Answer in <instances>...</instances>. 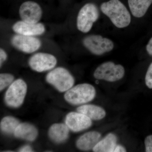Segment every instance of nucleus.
I'll return each instance as SVG.
<instances>
[{"mask_svg": "<svg viewBox=\"0 0 152 152\" xmlns=\"http://www.w3.org/2000/svg\"><path fill=\"white\" fill-rule=\"evenodd\" d=\"M19 15L22 20L28 23H37L40 22L43 12L37 3L33 1H26L20 6Z\"/></svg>", "mask_w": 152, "mask_h": 152, "instance_id": "nucleus-10", "label": "nucleus"}, {"mask_svg": "<svg viewBox=\"0 0 152 152\" xmlns=\"http://www.w3.org/2000/svg\"><path fill=\"white\" fill-rule=\"evenodd\" d=\"M146 50L148 53L152 56V37L150 39L146 46Z\"/></svg>", "mask_w": 152, "mask_h": 152, "instance_id": "nucleus-25", "label": "nucleus"}, {"mask_svg": "<svg viewBox=\"0 0 152 152\" xmlns=\"http://www.w3.org/2000/svg\"><path fill=\"white\" fill-rule=\"evenodd\" d=\"M152 3V0H128L131 12L136 18L142 17Z\"/></svg>", "mask_w": 152, "mask_h": 152, "instance_id": "nucleus-17", "label": "nucleus"}, {"mask_svg": "<svg viewBox=\"0 0 152 152\" xmlns=\"http://www.w3.org/2000/svg\"><path fill=\"white\" fill-rule=\"evenodd\" d=\"M45 80L61 93L66 92L73 86L75 80L73 76L67 69L60 66L49 71Z\"/></svg>", "mask_w": 152, "mask_h": 152, "instance_id": "nucleus-2", "label": "nucleus"}, {"mask_svg": "<svg viewBox=\"0 0 152 152\" xmlns=\"http://www.w3.org/2000/svg\"><path fill=\"white\" fill-rule=\"evenodd\" d=\"M15 81V76L12 74L2 73L0 74V91H3L10 86Z\"/></svg>", "mask_w": 152, "mask_h": 152, "instance_id": "nucleus-20", "label": "nucleus"}, {"mask_svg": "<svg viewBox=\"0 0 152 152\" xmlns=\"http://www.w3.org/2000/svg\"><path fill=\"white\" fill-rule=\"evenodd\" d=\"M77 112L85 114L94 121L102 119L105 117V111L99 106L93 104H85L77 108Z\"/></svg>", "mask_w": 152, "mask_h": 152, "instance_id": "nucleus-16", "label": "nucleus"}, {"mask_svg": "<svg viewBox=\"0 0 152 152\" xmlns=\"http://www.w3.org/2000/svg\"><path fill=\"white\" fill-rule=\"evenodd\" d=\"M96 95V90L94 86L82 83L73 86L66 92L64 98L69 104L78 105L92 101Z\"/></svg>", "mask_w": 152, "mask_h": 152, "instance_id": "nucleus-3", "label": "nucleus"}, {"mask_svg": "<svg viewBox=\"0 0 152 152\" xmlns=\"http://www.w3.org/2000/svg\"><path fill=\"white\" fill-rule=\"evenodd\" d=\"M65 123L70 130L78 132L87 129L92 125V120L79 112H70L66 115Z\"/></svg>", "mask_w": 152, "mask_h": 152, "instance_id": "nucleus-12", "label": "nucleus"}, {"mask_svg": "<svg viewBox=\"0 0 152 152\" xmlns=\"http://www.w3.org/2000/svg\"><path fill=\"white\" fill-rule=\"evenodd\" d=\"M101 137L100 133L91 131L85 133L78 139L76 142L77 148L81 151L93 150Z\"/></svg>", "mask_w": 152, "mask_h": 152, "instance_id": "nucleus-14", "label": "nucleus"}, {"mask_svg": "<svg viewBox=\"0 0 152 152\" xmlns=\"http://www.w3.org/2000/svg\"><path fill=\"white\" fill-rule=\"evenodd\" d=\"M99 13L97 7L93 3H88L79 11L77 18V28L81 32H89L97 20Z\"/></svg>", "mask_w": 152, "mask_h": 152, "instance_id": "nucleus-5", "label": "nucleus"}, {"mask_svg": "<svg viewBox=\"0 0 152 152\" xmlns=\"http://www.w3.org/2000/svg\"><path fill=\"white\" fill-rule=\"evenodd\" d=\"M145 81L147 86L149 88L152 89V62L147 71Z\"/></svg>", "mask_w": 152, "mask_h": 152, "instance_id": "nucleus-21", "label": "nucleus"}, {"mask_svg": "<svg viewBox=\"0 0 152 152\" xmlns=\"http://www.w3.org/2000/svg\"><path fill=\"white\" fill-rule=\"evenodd\" d=\"M28 86L22 79L15 80L9 86L4 96V102L9 107L18 108L23 103L27 92Z\"/></svg>", "mask_w": 152, "mask_h": 152, "instance_id": "nucleus-4", "label": "nucleus"}, {"mask_svg": "<svg viewBox=\"0 0 152 152\" xmlns=\"http://www.w3.org/2000/svg\"><path fill=\"white\" fill-rule=\"evenodd\" d=\"M20 121L18 119L11 116H7L3 118L0 123V128L3 133L6 134H13Z\"/></svg>", "mask_w": 152, "mask_h": 152, "instance_id": "nucleus-19", "label": "nucleus"}, {"mask_svg": "<svg viewBox=\"0 0 152 152\" xmlns=\"http://www.w3.org/2000/svg\"><path fill=\"white\" fill-rule=\"evenodd\" d=\"M83 45L93 54L100 56L112 51L113 42L110 39L99 35H88L83 39Z\"/></svg>", "mask_w": 152, "mask_h": 152, "instance_id": "nucleus-8", "label": "nucleus"}, {"mask_svg": "<svg viewBox=\"0 0 152 152\" xmlns=\"http://www.w3.org/2000/svg\"><path fill=\"white\" fill-rule=\"evenodd\" d=\"M39 132L34 125L30 123H20L14 132L16 138L29 142H33L37 138Z\"/></svg>", "mask_w": 152, "mask_h": 152, "instance_id": "nucleus-13", "label": "nucleus"}, {"mask_svg": "<svg viewBox=\"0 0 152 152\" xmlns=\"http://www.w3.org/2000/svg\"><path fill=\"white\" fill-rule=\"evenodd\" d=\"M69 130L65 124L56 123L49 128V138L56 143H62L69 138Z\"/></svg>", "mask_w": 152, "mask_h": 152, "instance_id": "nucleus-15", "label": "nucleus"}, {"mask_svg": "<svg viewBox=\"0 0 152 152\" xmlns=\"http://www.w3.org/2000/svg\"><path fill=\"white\" fill-rule=\"evenodd\" d=\"M125 75L124 68L121 65H116L113 62L103 63L95 70L94 77L97 80L114 82L119 80Z\"/></svg>", "mask_w": 152, "mask_h": 152, "instance_id": "nucleus-9", "label": "nucleus"}, {"mask_svg": "<svg viewBox=\"0 0 152 152\" xmlns=\"http://www.w3.org/2000/svg\"><path fill=\"white\" fill-rule=\"evenodd\" d=\"M12 28L15 34L31 37H39L43 35L46 31L45 26L40 22L31 23L21 20L15 22Z\"/></svg>", "mask_w": 152, "mask_h": 152, "instance_id": "nucleus-11", "label": "nucleus"}, {"mask_svg": "<svg viewBox=\"0 0 152 152\" xmlns=\"http://www.w3.org/2000/svg\"><path fill=\"white\" fill-rule=\"evenodd\" d=\"M57 63L58 60L54 55L46 52H36L28 61L29 67L38 73L51 70L56 67Z\"/></svg>", "mask_w": 152, "mask_h": 152, "instance_id": "nucleus-6", "label": "nucleus"}, {"mask_svg": "<svg viewBox=\"0 0 152 152\" xmlns=\"http://www.w3.org/2000/svg\"><path fill=\"white\" fill-rule=\"evenodd\" d=\"M126 152V150L124 147L121 145H117L114 149V152Z\"/></svg>", "mask_w": 152, "mask_h": 152, "instance_id": "nucleus-26", "label": "nucleus"}, {"mask_svg": "<svg viewBox=\"0 0 152 152\" xmlns=\"http://www.w3.org/2000/svg\"><path fill=\"white\" fill-rule=\"evenodd\" d=\"M145 151L152 152V135L147 136L145 140Z\"/></svg>", "mask_w": 152, "mask_h": 152, "instance_id": "nucleus-22", "label": "nucleus"}, {"mask_svg": "<svg viewBox=\"0 0 152 152\" xmlns=\"http://www.w3.org/2000/svg\"><path fill=\"white\" fill-rule=\"evenodd\" d=\"M116 136L114 134H109L104 138L98 142L93 149L95 152H113L117 146Z\"/></svg>", "mask_w": 152, "mask_h": 152, "instance_id": "nucleus-18", "label": "nucleus"}, {"mask_svg": "<svg viewBox=\"0 0 152 152\" xmlns=\"http://www.w3.org/2000/svg\"><path fill=\"white\" fill-rule=\"evenodd\" d=\"M13 48L25 54H34L41 48L42 43L38 37L22 35L15 34L11 38Z\"/></svg>", "mask_w": 152, "mask_h": 152, "instance_id": "nucleus-7", "label": "nucleus"}, {"mask_svg": "<svg viewBox=\"0 0 152 152\" xmlns=\"http://www.w3.org/2000/svg\"><path fill=\"white\" fill-rule=\"evenodd\" d=\"M19 152H34L32 148L29 145H25L21 147L19 149Z\"/></svg>", "mask_w": 152, "mask_h": 152, "instance_id": "nucleus-24", "label": "nucleus"}, {"mask_svg": "<svg viewBox=\"0 0 152 152\" xmlns=\"http://www.w3.org/2000/svg\"><path fill=\"white\" fill-rule=\"evenodd\" d=\"M8 54L5 50L3 48H0V67L1 68L8 58Z\"/></svg>", "mask_w": 152, "mask_h": 152, "instance_id": "nucleus-23", "label": "nucleus"}, {"mask_svg": "<svg viewBox=\"0 0 152 152\" xmlns=\"http://www.w3.org/2000/svg\"><path fill=\"white\" fill-rule=\"evenodd\" d=\"M101 10L117 28L126 27L131 23L130 14L119 0H110L102 3Z\"/></svg>", "mask_w": 152, "mask_h": 152, "instance_id": "nucleus-1", "label": "nucleus"}]
</instances>
